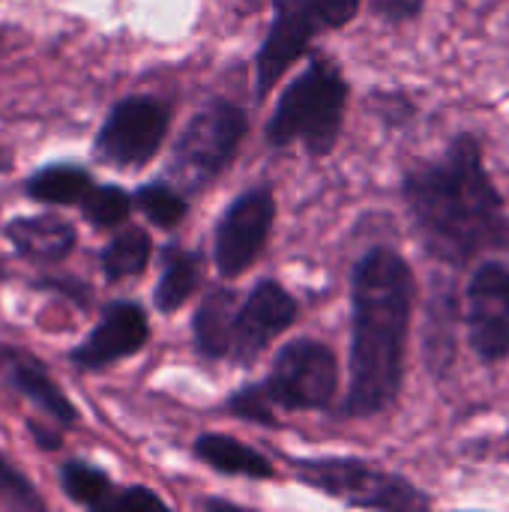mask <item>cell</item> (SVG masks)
<instances>
[{
    "mask_svg": "<svg viewBox=\"0 0 509 512\" xmlns=\"http://www.w3.org/2000/svg\"><path fill=\"white\" fill-rule=\"evenodd\" d=\"M297 477L351 507L366 510H423L432 501L396 474L372 468L360 459H306L297 462Z\"/></svg>",
    "mask_w": 509,
    "mask_h": 512,
    "instance_id": "6",
    "label": "cell"
},
{
    "mask_svg": "<svg viewBox=\"0 0 509 512\" xmlns=\"http://www.w3.org/2000/svg\"><path fill=\"white\" fill-rule=\"evenodd\" d=\"M276 216L270 189L243 192L216 225V267L222 276H240L261 255Z\"/></svg>",
    "mask_w": 509,
    "mask_h": 512,
    "instance_id": "9",
    "label": "cell"
},
{
    "mask_svg": "<svg viewBox=\"0 0 509 512\" xmlns=\"http://www.w3.org/2000/svg\"><path fill=\"white\" fill-rule=\"evenodd\" d=\"M90 174L75 165H48L27 180V195L45 204H75L90 192Z\"/></svg>",
    "mask_w": 509,
    "mask_h": 512,
    "instance_id": "18",
    "label": "cell"
},
{
    "mask_svg": "<svg viewBox=\"0 0 509 512\" xmlns=\"http://www.w3.org/2000/svg\"><path fill=\"white\" fill-rule=\"evenodd\" d=\"M168 108L153 96H129L114 105L96 135L99 159L111 165H144L159 150L168 132Z\"/></svg>",
    "mask_w": 509,
    "mask_h": 512,
    "instance_id": "8",
    "label": "cell"
},
{
    "mask_svg": "<svg viewBox=\"0 0 509 512\" xmlns=\"http://www.w3.org/2000/svg\"><path fill=\"white\" fill-rule=\"evenodd\" d=\"M246 135V114L234 102L204 105L183 129L171 153V177L183 192L204 189L231 162Z\"/></svg>",
    "mask_w": 509,
    "mask_h": 512,
    "instance_id": "4",
    "label": "cell"
},
{
    "mask_svg": "<svg viewBox=\"0 0 509 512\" xmlns=\"http://www.w3.org/2000/svg\"><path fill=\"white\" fill-rule=\"evenodd\" d=\"M150 330L141 306L135 303H114L105 309L102 321L93 333L69 354L78 369H102L114 360H123L144 348Z\"/></svg>",
    "mask_w": 509,
    "mask_h": 512,
    "instance_id": "12",
    "label": "cell"
},
{
    "mask_svg": "<svg viewBox=\"0 0 509 512\" xmlns=\"http://www.w3.org/2000/svg\"><path fill=\"white\" fill-rule=\"evenodd\" d=\"M468 333L471 345L486 363L509 354V270L504 264H483L468 288Z\"/></svg>",
    "mask_w": 509,
    "mask_h": 512,
    "instance_id": "10",
    "label": "cell"
},
{
    "mask_svg": "<svg viewBox=\"0 0 509 512\" xmlns=\"http://www.w3.org/2000/svg\"><path fill=\"white\" fill-rule=\"evenodd\" d=\"M198 285V255L183 252L180 246L165 249V264H162V279L156 285V306L159 312H174L180 309Z\"/></svg>",
    "mask_w": 509,
    "mask_h": 512,
    "instance_id": "17",
    "label": "cell"
},
{
    "mask_svg": "<svg viewBox=\"0 0 509 512\" xmlns=\"http://www.w3.org/2000/svg\"><path fill=\"white\" fill-rule=\"evenodd\" d=\"M405 201L426 252L447 264H465L486 249L507 246L504 204L474 135H459L444 159L411 171Z\"/></svg>",
    "mask_w": 509,
    "mask_h": 512,
    "instance_id": "1",
    "label": "cell"
},
{
    "mask_svg": "<svg viewBox=\"0 0 509 512\" xmlns=\"http://www.w3.org/2000/svg\"><path fill=\"white\" fill-rule=\"evenodd\" d=\"M0 501L18 510H42V501L33 492V486L3 456H0Z\"/></svg>",
    "mask_w": 509,
    "mask_h": 512,
    "instance_id": "23",
    "label": "cell"
},
{
    "mask_svg": "<svg viewBox=\"0 0 509 512\" xmlns=\"http://www.w3.org/2000/svg\"><path fill=\"white\" fill-rule=\"evenodd\" d=\"M228 408H231L237 417H246V420H255V423H267V426L276 423V420H273V405H270V399L264 396L261 384H252V387L237 390V393L231 396Z\"/></svg>",
    "mask_w": 509,
    "mask_h": 512,
    "instance_id": "24",
    "label": "cell"
},
{
    "mask_svg": "<svg viewBox=\"0 0 509 512\" xmlns=\"http://www.w3.org/2000/svg\"><path fill=\"white\" fill-rule=\"evenodd\" d=\"M414 276L393 249H372L354 270V339L348 417H375L396 402L405 372Z\"/></svg>",
    "mask_w": 509,
    "mask_h": 512,
    "instance_id": "2",
    "label": "cell"
},
{
    "mask_svg": "<svg viewBox=\"0 0 509 512\" xmlns=\"http://www.w3.org/2000/svg\"><path fill=\"white\" fill-rule=\"evenodd\" d=\"M135 204L141 207V213L159 225V228H174L183 216H186V201L165 183H150L141 186L135 195Z\"/></svg>",
    "mask_w": 509,
    "mask_h": 512,
    "instance_id": "22",
    "label": "cell"
},
{
    "mask_svg": "<svg viewBox=\"0 0 509 512\" xmlns=\"http://www.w3.org/2000/svg\"><path fill=\"white\" fill-rule=\"evenodd\" d=\"M426 0H372V9L390 21H402V18H411L420 12Z\"/></svg>",
    "mask_w": 509,
    "mask_h": 512,
    "instance_id": "26",
    "label": "cell"
},
{
    "mask_svg": "<svg viewBox=\"0 0 509 512\" xmlns=\"http://www.w3.org/2000/svg\"><path fill=\"white\" fill-rule=\"evenodd\" d=\"M345 99L348 84L342 72L327 60H312L309 69L297 75L282 93L267 123V141L273 147L303 141L315 156L330 153L339 141Z\"/></svg>",
    "mask_w": 509,
    "mask_h": 512,
    "instance_id": "3",
    "label": "cell"
},
{
    "mask_svg": "<svg viewBox=\"0 0 509 512\" xmlns=\"http://www.w3.org/2000/svg\"><path fill=\"white\" fill-rule=\"evenodd\" d=\"M60 483H63V492L75 504H81V507L105 510V504L111 501V480L99 468H93L87 462H69V465H63Z\"/></svg>",
    "mask_w": 509,
    "mask_h": 512,
    "instance_id": "20",
    "label": "cell"
},
{
    "mask_svg": "<svg viewBox=\"0 0 509 512\" xmlns=\"http://www.w3.org/2000/svg\"><path fill=\"white\" fill-rule=\"evenodd\" d=\"M30 432L36 435V444H42L45 450H54V447H57V435H48L45 429H39V426H33V423H30Z\"/></svg>",
    "mask_w": 509,
    "mask_h": 512,
    "instance_id": "27",
    "label": "cell"
},
{
    "mask_svg": "<svg viewBox=\"0 0 509 512\" xmlns=\"http://www.w3.org/2000/svg\"><path fill=\"white\" fill-rule=\"evenodd\" d=\"M81 210H84V219L90 225L111 228V225H120L129 216L132 198L120 186H90V192L81 198Z\"/></svg>",
    "mask_w": 509,
    "mask_h": 512,
    "instance_id": "21",
    "label": "cell"
},
{
    "mask_svg": "<svg viewBox=\"0 0 509 512\" xmlns=\"http://www.w3.org/2000/svg\"><path fill=\"white\" fill-rule=\"evenodd\" d=\"M6 237L24 258L39 264H57L75 246V228L57 216H18L6 222Z\"/></svg>",
    "mask_w": 509,
    "mask_h": 512,
    "instance_id": "13",
    "label": "cell"
},
{
    "mask_svg": "<svg viewBox=\"0 0 509 512\" xmlns=\"http://www.w3.org/2000/svg\"><path fill=\"white\" fill-rule=\"evenodd\" d=\"M9 378L18 387V393H24L45 414H51L60 423H75V408L69 405V399L60 393V387L48 378V372L39 363H33L30 357L9 354Z\"/></svg>",
    "mask_w": 509,
    "mask_h": 512,
    "instance_id": "16",
    "label": "cell"
},
{
    "mask_svg": "<svg viewBox=\"0 0 509 512\" xmlns=\"http://www.w3.org/2000/svg\"><path fill=\"white\" fill-rule=\"evenodd\" d=\"M105 510H120V512H141V510H165V501L159 495H153L144 486H132L123 495L111 498L105 504Z\"/></svg>",
    "mask_w": 509,
    "mask_h": 512,
    "instance_id": "25",
    "label": "cell"
},
{
    "mask_svg": "<svg viewBox=\"0 0 509 512\" xmlns=\"http://www.w3.org/2000/svg\"><path fill=\"white\" fill-rule=\"evenodd\" d=\"M6 357H9V354H6V351H0V360H6Z\"/></svg>",
    "mask_w": 509,
    "mask_h": 512,
    "instance_id": "28",
    "label": "cell"
},
{
    "mask_svg": "<svg viewBox=\"0 0 509 512\" xmlns=\"http://www.w3.org/2000/svg\"><path fill=\"white\" fill-rule=\"evenodd\" d=\"M360 0H288L279 3L270 33L258 51V96H267L285 69L309 48V42L324 33L348 24L357 15Z\"/></svg>",
    "mask_w": 509,
    "mask_h": 512,
    "instance_id": "5",
    "label": "cell"
},
{
    "mask_svg": "<svg viewBox=\"0 0 509 512\" xmlns=\"http://www.w3.org/2000/svg\"><path fill=\"white\" fill-rule=\"evenodd\" d=\"M195 453L201 462H207L219 474H240V477H255V480L273 477V465L258 450L228 435H201L195 441Z\"/></svg>",
    "mask_w": 509,
    "mask_h": 512,
    "instance_id": "15",
    "label": "cell"
},
{
    "mask_svg": "<svg viewBox=\"0 0 509 512\" xmlns=\"http://www.w3.org/2000/svg\"><path fill=\"white\" fill-rule=\"evenodd\" d=\"M150 237L141 228H126L123 234H117L105 249H102V270L111 282L126 279V276H138L147 261H150Z\"/></svg>",
    "mask_w": 509,
    "mask_h": 512,
    "instance_id": "19",
    "label": "cell"
},
{
    "mask_svg": "<svg viewBox=\"0 0 509 512\" xmlns=\"http://www.w3.org/2000/svg\"><path fill=\"white\" fill-rule=\"evenodd\" d=\"M336 357L327 345L297 339L285 345L273 363V375L261 384L273 408L315 411L327 408L336 396Z\"/></svg>",
    "mask_w": 509,
    "mask_h": 512,
    "instance_id": "7",
    "label": "cell"
},
{
    "mask_svg": "<svg viewBox=\"0 0 509 512\" xmlns=\"http://www.w3.org/2000/svg\"><path fill=\"white\" fill-rule=\"evenodd\" d=\"M297 318L294 297L276 285L261 282L243 303L237 321H234V342L231 354L237 363H252L282 330H288Z\"/></svg>",
    "mask_w": 509,
    "mask_h": 512,
    "instance_id": "11",
    "label": "cell"
},
{
    "mask_svg": "<svg viewBox=\"0 0 509 512\" xmlns=\"http://www.w3.org/2000/svg\"><path fill=\"white\" fill-rule=\"evenodd\" d=\"M234 294L231 291H213L201 300L192 330L195 345L204 357H222L231 351L234 342Z\"/></svg>",
    "mask_w": 509,
    "mask_h": 512,
    "instance_id": "14",
    "label": "cell"
}]
</instances>
